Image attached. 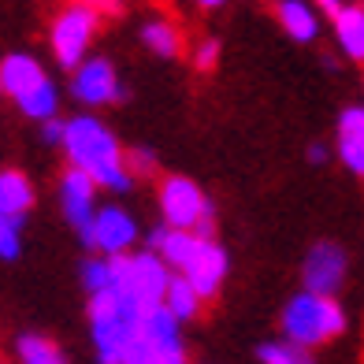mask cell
<instances>
[{
  "label": "cell",
  "mask_w": 364,
  "mask_h": 364,
  "mask_svg": "<svg viewBox=\"0 0 364 364\" xmlns=\"http://www.w3.org/2000/svg\"><path fill=\"white\" fill-rule=\"evenodd\" d=\"M63 153L68 164L78 171H86L101 190L127 193L134 186V175L127 168V149L119 145L115 130L97 119V115H75L63 127Z\"/></svg>",
  "instance_id": "cell-1"
},
{
  "label": "cell",
  "mask_w": 364,
  "mask_h": 364,
  "mask_svg": "<svg viewBox=\"0 0 364 364\" xmlns=\"http://www.w3.org/2000/svg\"><path fill=\"white\" fill-rule=\"evenodd\" d=\"M145 309H138L119 290H101L90 297V335L101 364H123L138 338Z\"/></svg>",
  "instance_id": "cell-2"
},
{
  "label": "cell",
  "mask_w": 364,
  "mask_h": 364,
  "mask_svg": "<svg viewBox=\"0 0 364 364\" xmlns=\"http://www.w3.org/2000/svg\"><path fill=\"white\" fill-rule=\"evenodd\" d=\"M279 327H283V338L305 346V350H316V346H327L331 338H338L346 331V312L338 305V297L301 290L287 301Z\"/></svg>",
  "instance_id": "cell-3"
},
{
  "label": "cell",
  "mask_w": 364,
  "mask_h": 364,
  "mask_svg": "<svg viewBox=\"0 0 364 364\" xmlns=\"http://www.w3.org/2000/svg\"><path fill=\"white\" fill-rule=\"evenodd\" d=\"M171 275L175 272L153 250L127 253V257H112V287L108 290H119L138 309H156V305H164Z\"/></svg>",
  "instance_id": "cell-4"
},
{
  "label": "cell",
  "mask_w": 364,
  "mask_h": 364,
  "mask_svg": "<svg viewBox=\"0 0 364 364\" xmlns=\"http://www.w3.org/2000/svg\"><path fill=\"white\" fill-rule=\"evenodd\" d=\"M123 364H186V342H182V323L164 305L145 309L138 338L130 346Z\"/></svg>",
  "instance_id": "cell-5"
},
{
  "label": "cell",
  "mask_w": 364,
  "mask_h": 364,
  "mask_svg": "<svg viewBox=\"0 0 364 364\" xmlns=\"http://www.w3.org/2000/svg\"><path fill=\"white\" fill-rule=\"evenodd\" d=\"M156 205H160V216L168 227L178 230H197V235H212V216L216 208L205 197V190L197 186L193 178L186 175H168L160 182V193H156Z\"/></svg>",
  "instance_id": "cell-6"
},
{
  "label": "cell",
  "mask_w": 364,
  "mask_h": 364,
  "mask_svg": "<svg viewBox=\"0 0 364 364\" xmlns=\"http://www.w3.org/2000/svg\"><path fill=\"white\" fill-rule=\"evenodd\" d=\"M97 30H101V15L86 4H78V0H71L53 19V26H48V48H53V56L63 71H75L82 60H90V45L97 38Z\"/></svg>",
  "instance_id": "cell-7"
},
{
  "label": "cell",
  "mask_w": 364,
  "mask_h": 364,
  "mask_svg": "<svg viewBox=\"0 0 364 364\" xmlns=\"http://www.w3.org/2000/svg\"><path fill=\"white\" fill-rule=\"evenodd\" d=\"M93 257H127L138 242V220L123 205H101L86 230H78Z\"/></svg>",
  "instance_id": "cell-8"
},
{
  "label": "cell",
  "mask_w": 364,
  "mask_h": 364,
  "mask_svg": "<svg viewBox=\"0 0 364 364\" xmlns=\"http://www.w3.org/2000/svg\"><path fill=\"white\" fill-rule=\"evenodd\" d=\"M71 97L78 105H86V108H105V105L123 101L127 90H123L119 71H115L112 60L90 56V60H82L78 68L71 71Z\"/></svg>",
  "instance_id": "cell-9"
},
{
  "label": "cell",
  "mask_w": 364,
  "mask_h": 364,
  "mask_svg": "<svg viewBox=\"0 0 364 364\" xmlns=\"http://www.w3.org/2000/svg\"><path fill=\"white\" fill-rule=\"evenodd\" d=\"M346 250L338 242H316L301 260V279H305V290L312 294H327L335 297L346 283Z\"/></svg>",
  "instance_id": "cell-10"
},
{
  "label": "cell",
  "mask_w": 364,
  "mask_h": 364,
  "mask_svg": "<svg viewBox=\"0 0 364 364\" xmlns=\"http://www.w3.org/2000/svg\"><path fill=\"white\" fill-rule=\"evenodd\" d=\"M97 182L86 175V171H78V168H68L60 175V208H63V220H68L75 230H86L90 220L97 216Z\"/></svg>",
  "instance_id": "cell-11"
},
{
  "label": "cell",
  "mask_w": 364,
  "mask_h": 364,
  "mask_svg": "<svg viewBox=\"0 0 364 364\" xmlns=\"http://www.w3.org/2000/svg\"><path fill=\"white\" fill-rule=\"evenodd\" d=\"M227 268H230V260H227V250L212 238V235H205L201 238V245H197V253L190 257V264L182 268L178 275H186L190 283L197 287V294L205 297H216L220 294V287H223V279H227Z\"/></svg>",
  "instance_id": "cell-12"
},
{
  "label": "cell",
  "mask_w": 364,
  "mask_h": 364,
  "mask_svg": "<svg viewBox=\"0 0 364 364\" xmlns=\"http://www.w3.org/2000/svg\"><path fill=\"white\" fill-rule=\"evenodd\" d=\"M45 82H48L45 68L30 53H8L0 60V90H4L15 105H19L23 97H30L38 86H45Z\"/></svg>",
  "instance_id": "cell-13"
},
{
  "label": "cell",
  "mask_w": 364,
  "mask_h": 364,
  "mask_svg": "<svg viewBox=\"0 0 364 364\" xmlns=\"http://www.w3.org/2000/svg\"><path fill=\"white\" fill-rule=\"evenodd\" d=\"M201 238L205 235H197V230H178V227H168V223H156L149 230V250L168 264L171 272H182L190 264V257L197 253Z\"/></svg>",
  "instance_id": "cell-14"
},
{
  "label": "cell",
  "mask_w": 364,
  "mask_h": 364,
  "mask_svg": "<svg viewBox=\"0 0 364 364\" xmlns=\"http://www.w3.org/2000/svg\"><path fill=\"white\" fill-rule=\"evenodd\" d=\"M275 23L283 26V34L290 41H316L320 38V11L312 0H279L275 4Z\"/></svg>",
  "instance_id": "cell-15"
},
{
  "label": "cell",
  "mask_w": 364,
  "mask_h": 364,
  "mask_svg": "<svg viewBox=\"0 0 364 364\" xmlns=\"http://www.w3.org/2000/svg\"><path fill=\"white\" fill-rule=\"evenodd\" d=\"M338 160L353 175H364V105L338 112Z\"/></svg>",
  "instance_id": "cell-16"
},
{
  "label": "cell",
  "mask_w": 364,
  "mask_h": 364,
  "mask_svg": "<svg viewBox=\"0 0 364 364\" xmlns=\"http://www.w3.org/2000/svg\"><path fill=\"white\" fill-rule=\"evenodd\" d=\"M331 34L346 60L364 63V4H346L338 15H331Z\"/></svg>",
  "instance_id": "cell-17"
},
{
  "label": "cell",
  "mask_w": 364,
  "mask_h": 364,
  "mask_svg": "<svg viewBox=\"0 0 364 364\" xmlns=\"http://www.w3.org/2000/svg\"><path fill=\"white\" fill-rule=\"evenodd\" d=\"M164 309H168L178 323H190V320L201 316L205 297L197 294V287L190 283L186 275H178V272H175V275H171V283H168V294H164Z\"/></svg>",
  "instance_id": "cell-18"
},
{
  "label": "cell",
  "mask_w": 364,
  "mask_h": 364,
  "mask_svg": "<svg viewBox=\"0 0 364 364\" xmlns=\"http://www.w3.org/2000/svg\"><path fill=\"white\" fill-rule=\"evenodd\" d=\"M34 205V182L23 171H0V216L23 220Z\"/></svg>",
  "instance_id": "cell-19"
},
{
  "label": "cell",
  "mask_w": 364,
  "mask_h": 364,
  "mask_svg": "<svg viewBox=\"0 0 364 364\" xmlns=\"http://www.w3.org/2000/svg\"><path fill=\"white\" fill-rule=\"evenodd\" d=\"M141 45L153 56H160V60H175L182 53V30L171 19L156 15V19H145L141 23Z\"/></svg>",
  "instance_id": "cell-20"
},
{
  "label": "cell",
  "mask_w": 364,
  "mask_h": 364,
  "mask_svg": "<svg viewBox=\"0 0 364 364\" xmlns=\"http://www.w3.org/2000/svg\"><path fill=\"white\" fill-rule=\"evenodd\" d=\"M19 112L26 115V119H34V123L56 119V112H60V90H56V82L48 78L45 86H38L30 97H23V101H19Z\"/></svg>",
  "instance_id": "cell-21"
},
{
  "label": "cell",
  "mask_w": 364,
  "mask_h": 364,
  "mask_svg": "<svg viewBox=\"0 0 364 364\" xmlns=\"http://www.w3.org/2000/svg\"><path fill=\"white\" fill-rule=\"evenodd\" d=\"M257 360L260 364H316V360H312V350H305V346H297L290 338L264 342L257 350Z\"/></svg>",
  "instance_id": "cell-22"
},
{
  "label": "cell",
  "mask_w": 364,
  "mask_h": 364,
  "mask_svg": "<svg viewBox=\"0 0 364 364\" xmlns=\"http://www.w3.org/2000/svg\"><path fill=\"white\" fill-rule=\"evenodd\" d=\"M19 364H68L45 335H23L19 338Z\"/></svg>",
  "instance_id": "cell-23"
},
{
  "label": "cell",
  "mask_w": 364,
  "mask_h": 364,
  "mask_svg": "<svg viewBox=\"0 0 364 364\" xmlns=\"http://www.w3.org/2000/svg\"><path fill=\"white\" fill-rule=\"evenodd\" d=\"M82 287H86V294H101L112 287V260L108 257H90L86 264H82Z\"/></svg>",
  "instance_id": "cell-24"
},
{
  "label": "cell",
  "mask_w": 364,
  "mask_h": 364,
  "mask_svg": "<svg viewBox=\"0 0 364 364\" xmlns=\"http://www.w3.org/2000/svg\"><path fill=\"white\" fill-rule=\"evenodd\" d=\"M23 250V220L0 216V260H15Z\"/></svg>",
  "instance_id": "cell-25"
},
{
  "label": "cell",
  "mask_w": 364,
  "mask_h": 364,
  "mask_svg": "<svg viewBox=\"0 0 364 364\" xmlns=\"http://www.w3.org/2000/svg\"><path fill=\"white\" fill-rule=\"evenodd\" d=\"M220 38H201L193 48H190V60H193V68L197 71H216V63H220Z\"/></svg>",
  "instance_id": "cell-26"
},
{
  "label": "cell",
  "mask_w": 364,
  "mask_h": 364,
  "mask_svg": "<svg viewBox=\"0 0 364 364\" xmlns=\"http://www.w3.org/2000/svg\"><path fill=\"white\" fill-rule=\"evenodd\" d=\"M127 168H130L134 178H153L156 175V153H153V149H145V145L130 149V153H127Z\"/></svg>",
  "instance_id": "cell-27"
},
{
  "label": "cell",
  "mask_w": 364,
  "mask_h": 364,
  "mask_svg": "<svg viewBox=\"0 0 364 364\" xmlns=\"http://www.w3.org/2000/svg\"><path fill=\"white\" fill-rule=\"evenodd\" d=\"M63 127H68V119H48V123H41V138L48 141V145H63Z\"/></svg>",
  "instance_id": "cell-28"
},
{
  "label": "cell",
  "mask_w": 364,
  "mask_h": 364,
  "mask_svg": "<svg viewBox=\"0 0 364 364\" xmlns=\"http://www.w3.org/2000/svg\"><path fill=\"white\" fill-rule=\"evenodd\" d=\"M78 4L93 8L97 15H119L123 11V0H78Z\"/></svg>",
  "instance_id": "cell-29"
},
{
  "label": "cell",
  "mask_w": 364,
  "mask_h": 364,
  "mask_svg": "<svg viewBox=\"0 0 364 364\" xmlns=\"http://www.w3.org/2000/svg\"><path fill=\"white\" fill-rule=\"evenodd\" d=\"M312 4H316L320 15H338L346 8V0H312Z\"/></svg>",
  "instance_id": "cell-30"
},
{
  "label": "cell",
  "mask_w": 364,
  "mask_h": 364,
  "mask_svg": "<svg viewBox=\"0 0 364 364\" xmlns=\"http://www.w3.org/2000/svg\"><path fill=\"white\" fill-rule=\"evenodd\" d=\"M327 156H331V149H327L323 141H312V145H309V160H312V164H327Z\"/></svg>",
  "instance_id": "cell-31"
},
{
  "label": "cell",
  "mask_w": 364,
  "mask_h": 364,
  "mask_svg": "<svg viewBox=\"0 0 364 364\" xmlns=\"http://www.w3.org/2000/svg\"><path fill=\"white\" fill-rule=\"evenodd\" d=\"M193 4H197V8H205V11H216V8L227 4V0H193Z\"/></svg>",
  "instance_id": "cell-32"
},
{
  "label": "cell",
  "mask_w": 364,
  "mask_h": 364,
  "mask_svg": "<svg viewBox=\"0 0 364 364\" xmlns=\"http://www.w3.org/2000/svg\"><path fill=\"white\" fill-rule=\"evenodd\" d=\"M0 93H4V90H0Z\"/></svg>",
  "instance_id": "cell-33"
}]
</instances>
